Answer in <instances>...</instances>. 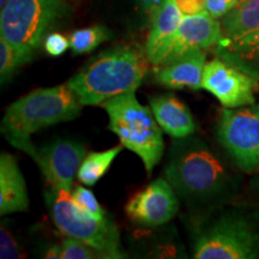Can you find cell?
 Segmentation results:
<instances>
[{
  "mask_svg": "<svg viewBox=\"0 0 259 259\" xmlns=\"http://www.w3.org/2000/svg\"><path fill=\"white\" fill-rule=\"evenodd\" d=\"M61 245L63 259H106L101 252L76 238L66 236Z\"/></svg>",
  "mask_w": 259,
  "mask_h": 259,
  "instance_id": "22",
  "label": "cell"
},
{
  "mask_svg": "<svg viewBox=\"0 0 259 259\" xmlns=\"http://www.w3.org/2000/svg\"><path fill=\"white\" fill-rule=\"evenodd\" d=\"M205 64L206 56L204 50L191 51L154 66L155 80L168 89L189 88L197 92L203 89Z\"/></svg>",
  "mask_w": 259,
  "mask_h": 259,
  "instance_id": "13",
  "label": "cell"
},
{
  "mask_svg": "<svg viewBox=\"0 0 259 259\" xmlns=\"http://www.w3.org/2000/svg\"><path fill=\"white\" fill-rule=\"evenodd\" d=\"M203 89L211 93L225 108L253 106L258 80L221 58L205 64Z\"/></svg>",
  "mask_w": 259,
  "mask_h": 259,
  "instance_id": "9",
  "label": "cell"
},
{
  "mask_svg": "<svg viewBox=\"0 0 259 259\" xmlns=\"http://www.w3.org/2000/svg\"><path fill=\"white\" fill-rule=\"evenodd\" d=\"M0 258L2 259H17L22 258L21 251L17 242L15 241L11 232L5 225L0 228Z\"/></svg>",
  "mask_w": 259,
  "mask_h": 259,
  "instance_id": "24",
  "label": "cell"
},
{
  "mask_svg": "<svg viewBox=\"0 0 259 259\" xmlns=\"http://www.w3.org/2000/svg\"><path fill=\"white\" fill-rule=\"evenodd\" d=\"M183 17L174 0H166L153 17V24L145 45V54L153 66L161 64L167 58Z\"/></svg>",
  "mask_w": 259,
  "mask_h": 259,
  "instance_id": "14",
  "label": "cell"
},
{
  "mask_svg": "<svg viewBox=\"0 0 259 259\" xmlns=\"http://www.w3.org/2000/svg\"><path fill=\"white\" fill-rule=\"evenodd\" d=\"M45 51L52 57H59L64 54L70 47V40L59 34V32H51L45 37L44 41Z\"/></svg>",
  "mask_w": 259,
  "mask_h": 259,
  "instance_id": "25",
  "label": "cell"
},
{
  "mask_svg": "<svg viewBox=\"0 0 259 259\" xmlns=\"http://www.w3.org/2000/svg\"><path fill=\"white\" fill-rule=\"evenodd\" d=\"M124 145H116V147L108 149V150L100 151V153H90L84 158L80 164L77 178L80 183L87 186H93L105 176V173L109 169L114 158L122 150Z\"/></svg>",
  "mask_w": 259,
  "mask_h": 259,
  "instance_id": "19",
  "label": "cell"
},
{
  "mask_svg": "<svg viewBox=\"0 0 259 259\" xmlns=\"http://www.w3.org/2000/svg\"><path fill=\"white\" fill-rule=\"evenodd\" d=\"M216 54L259 82V27L236 38L223 37Z\"/></svg>",
  "mask_w": 259,
  "mask_h": 259,
  "instance_id": "17",
  "label": "cell"
},
{
  "mask_svg": "<svg viewBox=\"0 0 259 259\" xmlns=\"http://www.w3.org/2000/svg\"><path fill=\"white\" fill-rule=\"evenodd\" d=\"M112 37V32L103 25L79 29L73 31L70 36V47L76 56L93 52L103 42Z\"/></svg>",
  "mask_w": 259,
  "mask_h": 259,
  "instance_id": "21",
  "label": "cell"
},
{
  "mask_svg": "<svg viewBox=\"0 0 259 259\" xmlns=\"http://www.w3.org/2000/svg\"><path fill=\"white\" fill-rule=\"evenodd\" d=\"M9 0H0V8H4V6L6 5V3H8Z\"/></svg>",
  "mask_w": 259,
  "mask_h": 259,
  "instance_id": "30",
  "label": "cell"
},
{
  "mask_svg": "<svg viewBox=\"0 0 259 259\" xmlns=\"http://www.w3.org/2000/svg\"><path fill=\"white\" fill-rule=\"evenodd\" d=\"M34 52L15 47L4 37H0V82L8 84L17 71L31 60Z\"/></svg>",
  "mask_w": 259,
  "mask_h": 259,
  "instance_id": "20",
  "label": "cell"
},
{
  "mask_svg": "<svg viewBox=\"0 0 259 259\" xmlns=\"http://www.w3.org/2000/svg\"><path fill=\"white\" fill-rule=\"evenodd\" d=\"M192 257L259 258V209L232 202L194 218Z\"/></svg>",
  "mask_w": 259,
  "mask_h": 259,
  "instance_id": "2",
  "label": "cell"
},
{
  "mask_svg": "<svg viewBox=\"0 0 259 259\" xmlns=\"http://www.w3.org/2000/svg\"><path fill=\"white\" fill-rule=\"evenodd\" d=\"M137 3L147 14L154 17L158 10L162 8V5L166 3V0H137Z\"/></svg>",
  "mask_w": 259,
  "mask_h": 259,
  "instance_id": "28",
  "label": "cell"
},
{
  "mask_svg": "<svg viewBox=\"0 0 259 259\" xmlns=\"http://www.w3.org/2000/svg\"><path fill=\"white\" fill-rule=\"evenodd\" d=\"M147 54L132 46H118L93 58L67 84L82 106L102 105L112 97L136 92L148 73Z\"/></svg>",
  "mask_w": 259,
  "mask_h": 259,
  "instance_id": "4",
  "label": "cell"
},
{
  "mask_svg": "<svg viewBox=\"0 0 259 259\" xmlns=\"http://www.w3.org/2000/svg\"><path fill=\"white\" fill-rule=\"evenodd\" d=\"M255 108H257V111L259 113V105H255Z\"/></svg>",
  "mask_w": 259,
  "mask_h": 259,
  "instance_id": "31",
  "label": "cell"
},
{
  "mask_svg": "<svg viewBox=\"0 0 259 259\" xmlns=\"http://www.w3.org/2000/svg\"><path fill=\"white\" fill-rule=\"evenodd\" d=\"M239 3L240 0H205V8L210 16L218 19L225 17Z\"/></svg>",
  "mask_w": 259,
  "mask_h": 259,
  "instance_id": "26",
  "label": "cell"
},
{
  "mask_svg": "<svg viewBox=\"0 0 259 259\" xmlns=\"http://www.w3.org/2000/svg\"><path fill=\"white\" fill-rule=\"evenodd\" d=\"M66 9L63 0H9L0 14V34L15 47L34 52Z\"/></svg>",
  "mask_w": 259,
  "mask_h": 259,
  "instance_id": "7",
  "label": "cell"
},
{
  "mask_svg": "<svg viewBox=\"0 0 259 259\" xmlns=\"http://www.w3.org/2000/svg\"><path fill=\"white\" fill-rule=\"evenodd\" d=\"M109 118V130L118 136L124 148L142 158L148 176L163 155L162 128L151 108L141 105L135 92L107 100L101 105Z\"/></svg>",
  "mask_w": 259,
  "mask_h": 259,
  "instance_id": "5",
  "label": "cell"
},
{
  "mask_svg": "<svg viewBox=\"0 0 259 259\" xmlns=\"http://www.w3.org/2000/svg\"><path fill=\"white\" fill-rule=\"evenodd\" d=\"M222 38L221 23L208 12L194 16H184L174 38L173 46L163 61L174 59L191 51L206 50L219 45Z\"/></svg>",
  "mask_w": 259,
  "mask_h": 259,
  "instance_id": "12",
  "label": "cell"
},
{
  "mask_svg": "<svg viewBox=\"0 0 259 259\" xmlns=\"http://www.w3.org/2000/svg\"><path fill=\"white\" fill-rule=\"evenodd\" d=\"M223 37L236 38L259 27V0H240L221 22Z\"/></svg>",
  "mask_w": 259,
  "mask_h": 259,
  "instance_id": "18",
  "label": "cell"
},
{
  "mask_svg": "<svg viewBox=\"0 0 259 259\" xmlns=\"http://www.w3.org/2000/svg\"><path fill=\"white\" fill-rule=\"evenodd\" d=\"M54 225L64 235L93 246L106 259L127 258L121 246L120 232L112 218L97 219L80 208L71 193L51 189L46 193Z\"/></svg>",
  "mask_w": 259,
  "mask_h": 259,
  "instance_id": "6",
  "label": "cell"
},
{
  "mask_svg": "<svg viewBox=\"0 0 259 259\" xmlns=\"http://www.w3.org/2000/svg\"><path fill=\"white\" fill-rule=\"evenodd\" d=\"M72 198L74 199L80 208L92 213L93 216H95L97 219H105L106 218V211L102 209V206L100 205L97 199L94 196L92 191L85 189L82 186H76L71 193Z\"/></svg>",
  "mask_w": 259,
  "mask_h": 259,
  "instance_id": "23",
  "label": "cell"
},
{
  "mask_svg": "<svg viewBox=\"0 0 259 259\" xmlns=\"http://www.w3.org/2000/svg\"><path fill=\"white\" fill-rule=\"evenodd\" d=\"M45 258L47 259H59L63 258V245H52L48 248Z\"/></svg>",
  "mask_w": 259,
  "mask_h": 259,
  "instance_id": "29",
  "label": "cell"
},
{
  "mask_svg": "<svg viewBox=\"0 0 259 259\" xmlns=\"http://www.w3.org/2000/svg\"><path fill=\"white\" fill-rule=\"evenodd\" d=\"M80 106L67 83L36 89L8 107L2 121V134L12 147L35 161L38 149L32 144L31 135L48 126L73 120L79 115Z\"/></svg>",
  "mask_w": 259,
  "mask_h": 259,
  "instance_id": "3",
  "label": "cell"
},
{
  "mask_svg": "<svg viewBox=\"0 0 259 259\" xmlns=\"http://www.w3.org/2000/svg\"><path fill=\"white\" fill-rule=\"evenodd\" d=\"M29 208L25 180L16 158L9 153L0 155V213L23 212Z\"/></svg>",
  "mask_w": 259,
  "mask_h": 259,
  "instance_id": "16",
  "label": "cell"
},
{
  "mask_svg": "<svg viewBox=\"0 0 259 259\" xmlns=\"http://www.w3.org/2000/svg\"><path fill=\"white\" fill-rule=\"evenodd\" d=\"M150 108L162 131L173 138H184L197 131L192 113L173 94H164L150 99Z\"/></svg>",
  "mask_w": 259,
  "mask_h": 259,
  "instance_id": "15",
  "label": "cell"
},
{
  "mask_svg": "<svg viewBox=\"0 0 259 259\" xmlns=\"http://www.w3.org/2000/svg\"><path fill=\"white\" fill-rule=\"evenodd\" d=\"M183 16H194L205 14V0H174Z\"/></svg>",
  "mask_w": 259,
  "mask_h": 259,
  "instance_id": "27",
  "label": "cell"
},
{
  "mask_svg": "<svg viewBox=\"0 0 259 259\" xmlns=\"http://www.w3.org/2000/svg\"><path fill=\"white\" fill-rule=\"evenodd\" d=\"M179 197L167 179L154 180L126 204L128 219L144 227H157L169 222L179 211Z\"/></svg>",
  "mask_w": 259,
  "mask_h": 259,
  "instance_id": "11",
  "label": "cell"
},
{
  "mask_svg": "<svg viewBox=\"0 0 259 259\" xmlns=\"http://www.w3.org/2000/svg\"><path fill=\"white\" fill-rule=\"evenodd\" d=\"M220 144L246 173L259 169V113L248 108H225L218 124Z\"/></svg>",
  "mask_w": 259,
  "mask_h": 259,
  "instance_id": "8",
  "label": "cell"
},
{
  "mask_svg": "<svg viewBox=\"0 0 259 259\" xmlns=\"http://www.w3.org/2000/svg\"><path fill=\"white\" fill-rule=\"evenodd\" d=\"M164 178L186 208L196 213L194 218L232 202L239 189L238 178L193 135L174 139Z\"/></svg>",
  "mask_w": 259,
  "mask_h": 259,
  "instance_id": "1",
  "label": "cell"
},
{
  "mask_svg": "<svg viewBox=\"0 0 259 259\" xmlns=\"http://www.w3.org/2000/svg\"><path fill=\"white\" fill-rule=\"evenodd\" d=\"M85 156L87 149L82 143L58 139L38 149L35 162L51 189L72 193L73 179Z\"/></svg>",
  "mask_w": 259,
  "mask_h": 259,
  "instance_id": "10",
  "label": "cell"
}]
</instances>
